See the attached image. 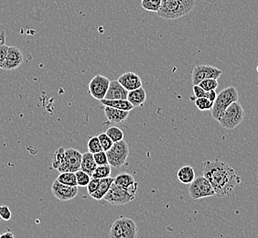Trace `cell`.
<instances>
[{"instance_id":"27","label":"cell","mask_w":258,"mask_h":238,"mask_svg":"<svg viewBox=\"0 0 258 238\" xmlns=\"http://www.w3.org/2000/svg\"><path fill=\"white\" fill-rule=\"evenodd\" d=\"M107 136L112 139L113 142H118L124 139V132L118 127H111L107 130Z\"/></svg>"},{"instance_id":"4","label":"cell","mask_w":258,"mask_h":238,"mask_svg":"<svg viewBox=\"0 0 258 238\" xmlns=\"http://www.w3.org/2000/svg\"><path fill=\"white\" fill-rule=\"evenodd\" d=\"M245 116L246 112L243 106L238 101H236L225 109L218 122L224 128L235 129L244 121Z\"/></svg>"},{"instance_id":"16","label":"cell","mask_w":258,"mask_h":238,"mask_svg":"<svg viewBox=\"0 0 258 238\" xmlns=\"http://www.w3.org/2000/svg\"><path fill=\"white\" fill-rule=\"evenodd\" d=\"M114 183H117L119 186L127 189L132 194L135 195L137 191L138 183L135 181V178L129 173H121L115 178Z\"/></svg>"},{"instance_id":"1","label":"cell","mask_w":258,"mask_h":238,"mask_svg":"<svg viewBox=\"0 0 258 238\" xmlns=\"http://www.w3.org/2000/svg\"><path fill=\"white\" fill-rule=\"evenodd\" d=\"M203 176L220 198L229 195L242 182L241 177L228 163L219 160L203 162Z\"/></svg>"},{"instance_id":"8","label":"cell","mask_w":258,"mask_h":238,"mask_svg":"<svg viewBox=\"0 0 258 238\" xmlns=\"http://www.w3.org/2000/svg\"><path fill=\"white\" fill-rule=\"evenodd\" d=\"M189 193L193 200H200L215 195L212 184L204 176H199L190 184Z\"/></svg>"},{"instance_id":"34","label":"cell","mask_w":258,"mask_h":238,"mask_svg":"<svg viewBox=\"0 0 258 238\" xmlns=\"http://www.w3.org/2000/svg\"><path fill=\"white\" fill-rule=\"evenodd\" d=\"M11 211L9 209L8 206L6 205H2L0 206V217L5 220V221H8L11 219Z\"/></svg>"},{"instance_id":"38","label":"cell","mask_w":258,"mask_h":238,"mask_svg":"<svg viewBox=\"0 0 258 238\" xmlns=\"http://www.w3.org/2000/svg\"><path fill=\"white\" fill-rule=\"evenodd\" d=\"M216 97H217V93L215 92V90H211V91H208L206 93V98H208L210 101H212V102H214Z\"/></svg>"},{"instance_id":"22","label":"cell","mask_w":258,"mask_h":238,"mask_svg":"<svg viewBox=\"0 0 258 238\" xmlns=\"http://www.w3.org/2000/svg\"><path fill=\"white\" fill-rule=\"evenodd\" d=\"M177 176L180 183L183 184H191L195 179V172L192 167L185 165L180 168Z\"/></svg>"},{"instance_id":"37","label":"cell","mask_w":258,"mask_h":238,"mask_svg":"<svg viewBox=\"0 0 258 238\" xmlns=\"http://www.w3.org/2000/svg\"><path fill=\"white\" fill-rule=\"evenodd\" d=\"M7 50H8V46H6V44H0V68L1 69L6 60Z\"/></svg>"},{"instance_id":"24","label":"cell","mask_w":258,"mask_h":238,"mask_svg":"<svg viewBox=\"0 0 258 238\" xmlns=\"http://www.w3.org/2000/svg\"><path fill=\"white\" fill-rule=\"evenodd\" d=\"M111 172H112V169H111L110 164L99 165V166H97L96 171L94 172L91 177L96 178V179H104V178L110 177Z\"/></svg>"},{"instance_id":"3","label":"cell","mask_w":258,"mask_h":238,"mask_svg":"<svg viewBox=\"0 0 258 238\" xmlns=\"http://www.w3.org/2000/svg\"><path fill=\"white\" fill-rule=\"evenodd\" d=\"M238 92L235 86H229L222 90L219 94H217L216 99L213 102L212 116L216 121H219L225 109L232 103L238 101Z\"/></svg>"},{"instance_id":"17","label":"cell","mask_w":258,"mask_h":238,"mask_svg":"<svg viewBox=\"0 0 258 238\" xmlns=\"http://www.w3.org/2000/svg\"><path fill=\"white\" fill-rule=\"evenodd\" d=\"M105 114L109 122L114 123V124H121L128 119L129 111L118 109L112 106H105Z\"/></svg>"},{"instance_id":"39","label":"cell","mask_w":258,"mask_h":238,"mask_svg":"<svg viewBox=\"0 0 258 238\" xmlns=\"http://www.w3.org/2000/svg\"><path fill=\"white\" fill-rule=\"evenodd\" d=\"M14 238V234L11 232H6L5 233V234H2V235H0V238Z\"/></svg>"},{"instance_id":"35","label":"cell","mask_w":258,"mask_h":238,"mask_svg":"<svg viewBox=\"0 0 258 238\" xmlns=\"http://www.w3.org/2000/svg\"><path fill=\"white\" fill-rule=\"evenodd\" d=\"M100 184V179H96V178L91 177L90 182L88 183V185L86 186L87 187V192L88 194H92L93 193H95L98 186Z\"/></svg>"},{"instance_id":"13","label":"cell","mask_w":258,"mask_h":238,"mask_svg":"<svg viewBox=\"0 0 258 238\" xmlns=\"http://www.w3.org/2000/svg\"><path fill=\"white\" fill-rule=\"evenodd\" d=\"M22 62L23 54L21 50L16 46H11V47H8L6 60L2 66V69L12 71L20 66Z\"/></svg>"},{"instance_id":"18","label":"cell","mask_w":258,"mask_h":238,"mask_svg":"<svg viewBox=\"0 0 258 238\" xmlns=\"http://www.w3.org/2000/svg\"><path fill=\"white\" fill-rule=\"evenodd\" d=\"M115 181V178L110 177L100 179V184L95 193L90 194L91 197L96 201H101L104 199L105 195L107 194L109 189L111 187L112 183Z\"/></svg>"},{"instance_id":"33","label":"cell","mask_w":258,"mask_h":238,"mask_svg":"<svg viewBox=\"0 0 258 238\" xmlns=\"http://www.w3.org/2000/svg\"><path fill=\"white\" fill-rule=\"evenodd\" d=\"M94 158H95V161H96V164L99 166V165H107L109 164L108 163V159H107V152L106 151H100V152H97L94 154Z\"/></svg>"},{"instance_id":"25","label":"cell","mask_w":258,"mask_h":238,"mask_svg":"<svg viewBox=\"0 0 258 238\" xmlns=\"http://www.w3.org/2000/svg\"><path fill=\"white\" fill-rule=\"evenodd\" d=\"M161 5V0H141V6L147 11L157 13Z\"/></svg>"},{"instance_id":"40","label":"cell","mask_w":258,"mask_h":238,"mask_svg":"<svg viewBox=\"0 0 258 238\" xmlns=\"http://www.w3.org/2000/svg\"><path fill=\"white\" fill-rule=\"evenodd\" d=\"M257 71H258V66H257Z\"/></svg>"},{"instance_id":"15","label":"cell","mask_w":258,"mask_h":238,"mask_svg":"<svg viewBox=\"0 0 258 238\" xmlns=\"http://www.w3.org/2000/svg\"><path fill=\"white\" fill-rule=\"evenodd\" d=\"M128 94L129 91L118 82V80H115L110 82L105 99H128Z\"/></svg>"},{"instance_id":"26","label":"cell","mask_w":258,"mask_h":238,"mask_svg":"<svg viewBox=\"0 0 258 238\" xmlns=\"http://www.w3.org/2000/svg\"><path fill=\"white\" fill-rule=\"evenodd\" d=\"M64 154H65V149L60 148L55 151V153L52 156V168L58 170L63 162L64 160Z\"/></svg>"},{"instance_id":"7","label":"cell","mask_w":258,"mask_h":238,"mask_svg":"<svg viewBox=\"0 0 258 238\" xmlns=\"http://www.w3.org/2000/svg\"><path fill=\"white\" fill-rule=\"evenodd\" d=\"M135 195L131 194L127 189L113 183L109 191L105 195L104 200L112 205H124L129 204L135 199Z\"/></svg>"},{"instance_id":"30","label":"cell","mask_w":258,"mask_h":238,"mask_svg":"<svg viewBox=\"0 0 258 238\" xmlns=\"http://www.w3.org/2000/svg\"><path fill=\"white\" fill-rule=\"evenodd\" d=\"M88 150L91 153L95 154L97 152L103 151V148H102L100 140L98 139V137H92L89 141H88Z\"/></svg>"},{"instance_id":"32","label":"cell","mask_w":258,"mask_h":238,"mask_svg":"<svg viewBox=\"0 0 258 238\" xmlns=\"http://www.w3.org/2000/svg\"><path fill=\"white\" fill-rule=\"evenodd\" d=\"M98 139L100 140V143H101L104 151L107 152V150H109L112 148L114 142H113L112 139L107 136V133H101L100 135H98Z\"/></svg>"},{"instance_id":"12","label":"cell","mask_w":258,"mask_h":238,"mask_svg":"<svg viewBox=\"0 0 258 238\" xmlns=\"http://www.w3.org/2000/svg\"><path fill=\"white\" fill-rule=\"evenodd\" d=\"M51 192L57 199L62 202H67L78 195V186H70L55 180L51 185Z\"/></svg>"},{"instance_id":"9","label":"cell","mask_w":258,"mask_h":238,"mask_svg":"<svg viewBox=\"0 0 258 238\" xmlns=\"http://www.w3.org/2000/svg\"><path fill=\"white\" fill-rule=\"evenodd\" d=\"M223 74V71L216 67L206 64H198L192 69L191 81L192 84H199L206 79H218Z\"/></svg>"},{"instance_id":"31","label":"cell","mask_w":258,"mask_h":238,"mask_svg":"<svg viewBox=\"0 0 258 238\" xmlns=\"http://www.w3.org/2000/svg\"><path fill=\"white\" fill-rule=\"evenodd\" d=\"M199 85L204 89L206 92L211 91V90H216L219 83H218V79H214V78H211V79H206L203 80L201 83H199Z\"/></svg>"},{"instance_id":"28","label":"cell","mask_w":258,"mask_h":238,"mask_svg":"<svg viewBox=\"0 0 258 238\" xmlns=\"http://www.w3.org/2000/svg\"><path fill=\"white\" fill-rule=\"evenodd\" d=\"M76 174V180H77V185L79 187H86L88 185V183L90 182L91 176L86 173V172L79 170L75 172Z\"/></svg>"},{"instance_id":"29","label":"cell","mask_w":258,"mask_h":238,"mask_svg":"<svg viewBox=\"0 0 258 238\" xmlns=\"http://www.w3.org/2000/svg\"><path fill=\"white\" fill-rule=\"evenodd\" d=\"M195 105L199 110L208 111L212 110L213 102L206 98V97H200L195 99Z\"/></svg>"},{"instance_id":"2","label":"cell","mask_w":258,"mask_h":238,"mask_svg":"<svg viewBox=\"0 0 258 238\" xmlns=\"http://www.w3.org/2000/svg\"><path fill=\"white\" fill-rule=\"evenodd\" d=\"M196 6V0H161L158 17L177 19L190 14Z\"/></svg>"},{"instance_id":"21","label":"cell","mask_w":258,"mask_h":238,"mask_svg":"<svg viewBox=\"0 0 258 238\" xmlns=\"http://www.w3.org/2000/svg\"><path fill=\"white\" fill-rule=\"evenodd\" d=\"M101 104L105 106H112L118 109L125 111H132L134 109L133 105L128 99L107 100L102 99Z\"/></svg>"},{"instance_id":"20","label":"cell","mask_w":258,"mask_h":238,"mask_svg":"<svg viewBox=\"0 0 258 238\" xmlns=\"http://www.w3.org/2000/svg\"><path fill=\"white\" fill-rule=\"evenodd\" d=\"M97 166L98 165L96 164L93 153L87 152V153L83 154L82 163H81V170L82 171H84L86 173H88L90 176H92L94 172L96 171Z\"/></svg>"},{"instance_id":"14","label":"cell","mask_w":258,"mask_h":238,"mask_svg":"<svg viewBox=\"0 0 258 238\" xmlns=\"http://www.w3.org/2000/svg\"><path fill=\"white\" fill-rule=\"evenodd\" d=\"M118 82L129 92L142 86V80L139 75L133 72H125L118 77Z\"/></svg>"},{"instance_id":"36","label":"cell","mask_w":258,"mask_h":238,"mask_svg":"<svg viewBox=\"0 0 258 238\" xmlns=\"http://www.w3.org/2000/svg\"><path fill=\"white\" fill-rule=\"evenodd\" d=\"M206 91L204 89L201 87L199 84H194L193 85V94L195 98H200V97H206Z\"/></svg>"},{"instance_id":"23","label":"cell","mask_w":258,"mask_h":238,"mask_svg":"<svg viewBox=\"0 0 258 238\" xmlns=\"http://www.w3.org/2000/svg\"><path fill=\"white\" fill-rule=\"evenodd\" d=\"M58 182L70 186H78L76 174L75 172H61V174L57 177Z\"/></svg>"},{"instance_id":"6","label":"cell","mask_w":258,"mask_h":238,"mask_svg":"<svg viewBox=\"0 0 258 238\" xmlns=\"http://www.w3.org/2000/svg\"><path fill=\"white\" fill-rule=\"evenodd\" d=\"M108 163L111 167L119 169L123 167L127 161L129 155V146L124 139L115 142L112 148L107 151Z\"/></svg>"},{"instance_id":"19","label":"cell","mask_w":258,"mask_h":238,"mask_svg":"<svg viewBox=\"0 0 258 238\" xmlns=\"http://www.w3.org/2000/svg\"><path fill=\"white\" fill-rule=\"evenodd\" d=\"M146 99V90L142 86L139 88L129 91L128 94V100L133 105L134 107H138L143 105Z\"/></svg>"},{"instance_id":"5","label":"cell","mask_w":258,"mask_h":238,"mask_svg":"<svg viewBox=\"0 0 258 238\" xmlns=\"http://www.w3.org/2000/svg\"><path fill=\"white\" fill-rule=\"evenodd\" d=\"M137 235V227L130 218L121 216L113 223L109 233L110 238H135Z\"/></svg>"},{"instance_id":"41","label":"cell","mask_w":258,"mask_h":238,"mask_svg":"<svg viewBox=\"0 0 258 238\" xmlns=\"http://www.w3.org/2000/svg\"><path fill=\"white\" fill-rule=\"evenodd\" d=\"M0 218H1V217H0Z\"/></svg>"},{"instance_id":"10","label":"cell","mask_w":258,"mask_h":238,"mask_svg":"<svg viewBox=\"0 0 258 238\" xmlns=\"http://www.w3.org/2000/svg\"><path fill=\"white\" fill-rule=\"evenodd\" d=\"M83 154L75 149L65 150L64 160L61 167L58 169L60 172H76L81 170Z\"/></svg>"},{"instance_id":"11","label":"cell","mask_w":258,"mask_h":238,"mask_svg":"<svg viewBox=\"0 0 258 238\" xmlns=\"http://www.w3.org/2000/svg\"><path fill=\"white\" fill-rule=\"evenodd\" d=\"M110 82L111 81L108 78L101 74H97L93 77L89 83V93L91 95L98 101L105 99Z\"/></svg>"}]
</instances>
